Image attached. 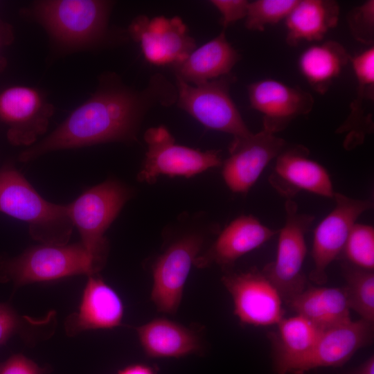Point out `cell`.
I'll use <instances>...</instances> for the list:
<instances>
[{"instance_id": "f1b7e54d", "label": "cell", "mask_w": 374, "mask_h": 374, "mask_svg": "<svg viewBox=\"0 0 374 374\" xmlns=\"http://www.w3.org/2000/svg\"><path fill=\"white\" fill-rule=\"evenodd\" d=\"M298 0H256L249 2L244 25L249 30L263 31L268 25L285 19Z\"/></svg>"}, {"instance_id": "d6a6232c", "label": "cell", "mask_w": 374, "mask_h": 374, "mask_svg": "<svg viewBox=\"0 0 374 374\" xmlns=\"http://www.w3.org/2000/svg\"><path fill=\"white\" fill-rule=\"evenodd\" d=\"M20 320L9 305L0 303V346L5 344L19 329Z\"/></svg>"}, {"instance_id": "8fae6325", "label": "cell", "mask_w": 374, "mask_h": 374, "mask_svg": "<svg viewBox=\"0 0 374 374\" xmlns=\"http://www.w3.org/2000/svg\"><path fill=\"white\" fill-rule=\"evenodd\" d=\"M131 38L139 43L145 60L156 66L172 65L185 60L195 49V40L179 17L149 18L141 15L128 28Z\"/></svg>"}, {"instance_id": "3957f363", "label": "cell", "mask_w": 374, "mask_h": 374, "mask_svg": "<svg viewBox=\"0 0 374 374\" xmlns=\"http://www.w3.org/2000/svg\"><path fill=\"white\" fill-rule=\"evenodd\" d=\"M0 212L26 222L30 236L42 244H66L73 229L67 205L44 199L10 166L0 170Z\"/></svg>"}, {"instance_id": "4dcf8cb0", "label": "cell", "mask_w": 374, "mask_h": 374, "mask_svg": "<svg viewBox=\"0 0 374 374\" xmlns=\"http://www.w3.org/2000/svg\"><path fill=\"white\" fill-rule=\"evenodd\" d=\"M246 0H212L210 3L222 15V25L226 28L231 24L245 19L249 4Z\"/></svg>"}, {"instance_id": "ba28073f", "label": "cell", "mask_w": 374, "mask_h": 374, "mask_svg": "<svg viewBox=\"0 0 374 374\" xmlns=\"http://www.w3.org/2000/svg\"><path fill=\"white\" fill-rule=\"evenodd\" d=\"M144 140L147 151L137 175L141 182L154 184L161 175L188 178L222 164L220 151L179 145L163 125L147 130Z\"/></svg>"}, {"instance_id": "7402d4cb", "label": "cell", "mask_w": 374, "mask_h": 374, "mask_svg": "<svg viewBox=\"0 0 374 374\" xmlns=\"http://www.w3.org/2000/svg\"><path fill=\"white\" fill-rule=\"evenodd\" d=\"M240 58L223 30L213 39L195 48L185 60L173 69L177 78L197 85L229 75Z\"/></svg>"}, {"instance_id": "9a60e30c", "label": "cell", "mask_w": 374, "mask_h": 374, "mask_svg": "<svg viewBox=\"0 0 374 374\" xmlns=\"http://www.w3.org/2000/svg\"><path fill=\"white\" fill-rule=\"evenodd\" d=\"M309 154L306 147L298 145L285 147L276 158L268 181L286 200L302 190L333 199L335 191L329 173Z\"/></svg>"}, {"instance_id": "83f0119b", "label": "cell", "mask_w": 374, "mask_h": 374, "mask_svg": "<svg viewBox=\"0 0 374 374\" xmlns=\"http://www.w3.org/2000/svg\"><path fill=\"white\" fill-rule=\"evenodd\" d=\"M340 256L355 266L373 271V226L355 223L348 235Z\"/></svg>"}, {"instance_id": "e0dca14e", "label": "cell", "mask_w": 374, "mask_h": 374, "mask_svg": "<svg viewBox=\"0 0 374 374\" xmlns=\"http://www.w3.org/2000/svg\"><path fill=\"white\" fill-rule=\"evenodd\" d=\"M278 233L253 215H241L221 231L204 253L197 256L194 265L204 268L217 264L224 269L231 267L239 258L258 248Z\"/></svg>"}, {"instance_id": "f546056e", "label": "cell", "mask_w": 374, "mask_h": 374, "mask_svg": "<svg viewBox=\"0 0 374 374\" xmlns=\"http://www.w3.org/2000/svg\"><path fill=\"white\" fill-rule=\"evenodd\" d=\"M348 23L355 39L371 45L374 38V1H366L351 10L348 15Z\"/></svg>"}, {"instance_id": "4fadbf2b", "label": "cell", "mask_w": 374, "mask_h": 374, "mask_svg": "<svg viewBox=\"0 0 374 374\" xmlns=\"http://www.w3.org/2000/svg\"><path fill=\"white\" fill-rule=\"evenodd\" d=\"M54 112L37 89L12 85L0 92V122L8 127V138L19 145H33L48 128Z\"/></svg>"}, {"instance_id": "7a4b0ae2", "label": "cell", "mask_w": 374, "mask_h": 374, "mask_svg": "<svg viewBox=\"0 0 374 374\" xmlns=\"http://www.w3.org/2000/svg\"><path fill=\"white\" fill-rule=\"evenodd\" d=\"M112 4L103 0H42L33 3L31 13L53 44L70 52L106 42Z\"/></svg>"}, {"instance_id": "7c38bea8", "label": "cell", "mask_w": 374, "mask_h": 374, "mask_svg": "<svg viewBox=\"0 0 374 374\" xmlns=\"http://www.w3.org/2000/svg\"><path fill=\"white\" fill-rule=\"evenodd\" d=\"M222 283L230 294L234 314L244 324L276 325L284 317L283 301L271 283L256 267L244 272H229Z\"/></svg>"}, {"instance_id": "d4e9b609", "label": "cell", "mask_w": 374, "mask_h": 374, "mask_svg": "<svg viewBox=\"0 0 374 374\" xmlns=\"http://www.w3.org/2000/svg\"><path fill=\"white\" fill-rule=\"evenodd\" d=\"M339 6L331 0H298L285 20L286 42L296 46L303 41L322 40L339 21Z\"/></svg>"}, {"instance_id": "ac0fdd59", "label": "cell", "mask_w": 374, "mask_h": 374, "mask_svg": "<svg viewBox=\"0 0 374 374\" xmlns=\"http://www.w3.org/2000/svg\"><path fill=\"white\" fill-rule=\"evenodd\" d=\"M374 323L360 319L321 331L299 374L321 367H339L359 349L371 345Z\"/></svg>"}, {"instance_id": "30bf717a", "label": "cell", "mask_w": 374, "mask_h": 374, "mask_svg": "<svg viewBox=\"0 0 374 374\" xmlns=\"http://www.w3.org/2000/svg\"><path fill=\"white\" fill-rule=\"evenodd\" d=\"M203 243L201 234L185 235L172 242L155 262L150 298L158 311L171 314L177 311L185 283Z\"/></svg>"}, {"instance_id": "484cf974", "label": "cell", "mask_w": 374, "mask_h": 374, "mask_svg": "<svg viewBox=\"0 0 374 374\" xmlns=\"http://www.w3.org/2000/svg\"><path fill=\"white\" fill-rule=\"evenodd\" d=\"M350 57L341 44L327 41L305 49L299 58L298 65L310 87L317 93L323 94L340 75Z\"/></svg>"}, {"instance_id": "5bb4252c", "label": "cell", "mask_w": 374, "mask_h": 374, "mask_svg": "<svg viewBox=\"0 0 374 374\" xmlns=\"http://www.w3.org/2000/svg\"><path fill=\"white\" fill-rule=\"evenodd\" d=\"M285 147L284 139L263 130L233 139L229 148V157L222 164L226 186L234 193H247Z\"/></svg>"}, {"instance_id": "5b68a950", "label": "cell", "mask_w": 374, "mask_h": 374, "mask_svg": "<svg viewBox=\"0 0 374 374\" xmlns=\"http://www.w3.org/2000/svg\"><path fill=\"white\" fill-rule=\"evenodd\" d=\"M79 274H96L81 242L64 245L42 244L0 265V276L18 286Z\"/></svg>"}, {"instance_id": "8992f818", "label": "cell", "mask_w": 374, "mask_h": 374, "mask_svg": "<svg viewBox=\"0 0 374 374\" xmlns=\"http://www.w3.org/2000/svg\"><path fill=\"white\" fill-rule=\"evenodd\" d=\"M285 223L278 231L276 259L266 265L262 273L287 304L307 287L303 265L307 253L305 235L314 216L299 211L293 199L285 204Z\"/></svg>"}, {"instance_id": "603a6c76", "label": "cell", "mask_w": 374, "mask_h": 374, "mask_svg": "<svg viewBox=\"0 0 374 374\" xmlns=\"http://www.w3.org/2000/svg\"><path fill=\"white\" fill-rule=\"evenodd\" d=\"M136 333L144 353L151 358H179L198 353L202 348L193 330L166 318L140 326Z\"/></svg>"}, {"instance_id": "9c48e42d", "label": "cell", "mask_w": 374, "mask_h": 374, "mask_svg": "<svg viewBox=\"0 0 374 374\" xmlns=\"http://www.w3.org/2000/svg\"><path fill=\"white\" fill-rule=\"evenodd\" d=\"M335 206L314 231L310 280L321 285L328 280L327 269L340 256L357 218L373 207L370 199H354L335 192Z\"/></svg>"}, {"instance_id": "4316f807", "label": "cell", "mask_w": 374, "mask_h": 374, "mask_svg": "<svg viewBox=\"0 0 374 374\" xmlns=\"http://www.w3.org/2000/svg\"><path fill=\"white\" fill-rule=\"evenodd\" d=\"M341 267L350 310H355L360 319L374 323V271L345 260Z\"/></svg>"}, {"instance_id": "e575fe53", "label": "cell", "mask_w": 374, "mask_h": 374, "mask_svg": "<svg viewBox=\"0 0 374 374\" xmlns=\"http://www.w3.org/2000/svg\"><path fill=\"white\" fill-rule=\"evenodd\" d=\"M342 374H374V357L368 358L359 366Z\"/></svg>"}, {"instance_id": "277c9868", "label": "cell", "mask_w": 374, "mask_h": 374, "mask_svg": "<svg viewBox=\"0 0 374 374\" xmlns=\"http://www.w3.org/2000/svg\"><path fill=\"white\" fill-rule=\"evenodd\" d=\"M131 194L122 183L107 180L86 190L67 205L96 274L103 269L107 258L108 242L105 233Z\"/></svg>"}, {"instance_id": "6da1fadb", "label": "cell", "mask_w": 374, "mask_h": 374, "mask_svg": "<svg viewBox=\"0 0 374 374\" xmlns=\"http://www.w3.org/2000/svg\"><path fill=\"white\" fill-rule=\"evenodd\" d=\"M177 90L165 75L157 73L147 86L135 89L118 75H102L97 90L40 142L24 151V162L52 151L100 143L136 140L145 115L156 107L176 104Z\"/></svg>"}, {"instance_id": "1f68e13d", "label": "cell", "mask_w": 374, "mask_h": 374, "mask_svg": "<svg viewBox=\"0 0 374 374\" xmlns=\"http://www.w3.org/2000/svg\"><path fill=\"white\" fill-rule=\"evenodd\" d=\"M42 368L21 354L10 356L0 363V374H42Z\"/></svg>"}, {"instance_id": "44dd1931", "label": "cell", "mask_w": 374, "mask_h": 374, "mask_svg": "<svg viewBox=\"0 0 374 374\" xmlns=\"http://www.w3.org/2000/svg\"><path fill=\"white\" fill-rule=\"evenodd\" d=\"M350 60L357 81V94L350 105L348 116L337 130V133L346 134L344 147L348 150L361 145L366 136L373 130L372 114L368 109L374 100L373 46Z\"/></svg>"}, {"instance_id": "cb8c5ba5", "label": "cell", "mask_w": 374, "mask_h": 374, "mask_svg": "<svg viewBox=\"0 0 374 374\" xmlns=\"http://www.w3.org/2000/svg\"><path fill=\"white\" fill-rule=\"evenodd\" d=\"M286 305L321 331L352 320L344 287H306Z\"/></svg>"}, {"instance_id": "836d02e7", "label": "cell", "mask_w": 374, "mask_h": 374, "mask_svg": "<svg viewBox=\"0 0 374 374\" xmlns=\"http://www.w3.org/2000/svg\"><path fill=\"white\" fill-rule=\"evenodd\" d=\"M116 374H157V373L149 365L133 364L120 369Z\"/></svg>"}, {"instance_id": "52a82bcc", "label": "cell", "mask_w": 374, "mask_h": 374, "mask_svg": "<svg viewBox=\"0 0 374 374\" xmlns=\"http://www.w3.org/2000/svg\"><path fill=\"white\" fill-rule=\"evenodd\" d=\"M235 80L231 74L193 85L176 78L178 107L207 128L235 138L250 135L249 130L230 95Z\"/></svg>"}, {"instance_id": "2e32d148", "label": "cell", "mask_w": 374, "mask_h": 374, "mask_svg": "<svg viewBox=\"0 0 374 374\" xmlns=\"http://www.w3.org/2000/svg\"><path fill=\"white\" fill-rule=\"evenodd\" d=\"M247 91L251 107L262 116L263 130L274 134L309 114L314 103L310 93L274 79L253 82Z\"/></svg>"}, {"instance_id": "ffe728a7", "label": "cell", "mask_w": 374, "mask_h": 374, "mask_svg": "<svg viewBox=\"0 0 374 374\" xmlns=\"http://www.w3.org/2000/svg\"><path fill=\"white\" fill-rule=\"evenodd\" d=\"M270 332L273 366L276 374H299L321 332L306 319H281Z\"/></svg>"}, {"instance_id": "d6986e66", "label": "cell", "mask_w": 374, "mask_h": 374, "mask_svg": "<svg viewBox=\"0 0 374 374\" xmlns=\"http://www.w3.org/2000/svg\"><path fill=\"white\" fill-rule=\"evenodd\" d=\"M123 301L117 292L96 274L88 276L78 311L65 321L69 335L97 329H112L121 324Z\"/></svg>"}]
</instances>
